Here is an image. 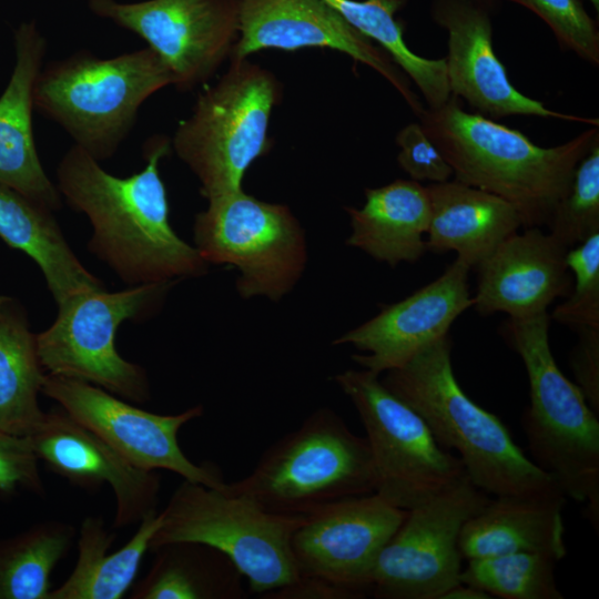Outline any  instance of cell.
Segmentation results:
<instances>
[{
	"instance_id": "obj_1",
	"label": "cell",
	"mask_w": 599,
	"mask_h": 599,
	"mask_svg": "<svg viewBox=\"0 0 599 599\" xmlns=\"http://www.w3.org/2000/svg\"><path fill=\"white\" fill-rule=\"evenodd\" d=\"M170 151L167 136L150 138L143 149L145 166L119 177L74 144L57 167L61 196L92 225L88 248L129 286L181 281L207 272V263L195 246L170 224L166 189L159 171L161 159Z\"/></svg>"
},
{
	"instance_id": "obj_2",
	"label": "cell",
	"mask_w": 599,
	"mask_h": 599,
	"mask_svg": "<svg viewBox=\"0 0 599 599\" xmlns=\"http://www.w3.org/2000/svg\"><path fill=\"white\" fill-rule=\"evenodd\" d=\"M418 118L455 180L509 202L525 227L548 224L578 163L599 139L598 125H591L562 144L542 148L518 130L466 112L451 95Z\"/></svg>"
},
{
	"instance_id": "obj_3",
	"label": "cell",
	"mask_w": 599,
	"mask_h": 599,
	"mask_svg": "<svg viewBox=\"0 0 599 599\" xmlns=\"http://www.w3.org/2000/svg\"><path fill=\"white\" fill-rule=\"evenodd\" d=\"M380 380L424 418L443 448L459 454L466 476L487 495L559 488L517 446L502 422L464 393L453 370L448 335Z\"/></svg>"
},
{
	"instance_id": "obj_4",
	"label": "cell",
	"mask_w": 599,
	"mask_h": 599,
	"mask_svg": "<svg viewBox=\"0 0 599 599\" xmlns=\"http://www.w3.org/2000/svg\"><path fill=\"white\" fill-rule=\"evenodd\" d=\"M547 312L509 317L505 336L520 356L529 380V406L521 416L532 461L564 494L585 505L599 527V420L580 387L559 369L549 344Z\"/></svg>"
},
{
	"instance_id": "obj_5",
	"label": "cell",
	"mask_w": 599,
	"mask_h": 599,
	"mask_svg": "<svg viewBox=\"0 0 599 599\" xmlns=\"http://www.w3.org/2000/svg\"><path fill=\"white\" fill-rule=\"evenodd\" d=\"M172 84L171 71L149 47L108 59L81 50L41 68L33 106L100 162L126 139L144 101Z\"/></svg>"
},
{
	"instance_id": "obj_6",
	"label": "cell",
	"mask_w": 599,
	"mask_h": 599,
	"mask_svg": "<svg viewBox=\"0 0 599 599\" xmlns=\"http://www.w3.org/2000/svg\"><path fill=\"white\" fill-rule=\"evenodd\" d=\"M222 489L270 512L307 516L334 501L374 494L376 474L366 437L322 407L267 447L250 474Z\"/></svg>"
},
{
	"instance_id": "obj_7",
	"label": "cell",
	"mask_w": 599,
	"mask_h": 599,
	"mask_svg": "<svg viewBox=\"0 0 599 599\" xmlns=\"http://www.w3.org/2000/svg\"><path fill=\"white\" fill-rule=\"evenodd\" d=\"M281 97L275 75L248 59H230L217 83L199 94L171 146L196 175L206 200L242 190L248 167L268 153V122Z\"/></svg>"
},
{
	"instance_id": "obj_8",
	"label": "cell",
	"mask_w": 599,
	"mask_h": 599,
	"mask_svg": "<svg viewBox=\"0 0 599 599\" xmlns=\"http://www.w3.org/2000/svg\"><path fill=\"white\" fill-rule=\"evenodd\" d=\"M162 522L149 550L172 542H199L226 555L263 595L292 583L298 570L292 550L295 530L306 516L266 511L252 500L221 488L183 480L161 511Z\"/></svg>"
},
{
	"instance_id": "obj_9",
	"label": "cell",
	"mask_w": 599,
	"mask_h": 599,
	"mask_svg": "<svg viewBox=\"0 0 599 599\" xmlns=\"http://www.w3.org/2000/svg\"><path fill=\"white\" fill-rule=\"evenodd\" d=\"M175 282L141 284L119 292L85 291L58 304L54 322L35 335L44 372L93 384L132 403H146L151 397L146 372L121 357L115 333L124 321L154 314Z\"/></svg>"
},
{
	"instance_id": "obj_10",
	"label": "cell",
	"mask_w": 599,
	"mask_h": 599,
	"mask_svg": "<svg viewBox=\"0 0 599 599\" xmlns=\"http://www.w3.org/2000/svg\"><path fill=\"white\" fill-rule=\"evenodd\" d=\"M195 215L194 246L207 263L238 270L242 298L281 301L302 277L307 263L304 230L284 204L270 203L243 190L207 200Z\"/></svg>"
},
{
	"instance_id": "obj_11",
	"label": "cell",
	"mask_w": 599,
	"mask_h": 599,
	"mask_svg": "<svg viewBox=\"0 0 599 599\" xmlns=\"http://www.w3.org/2000/svg\"><path fill=\"white\" fill-rule=\"evenodd\" d=\"M333 379L358 413L375 468V494L386 502L409 510L466 475L460 459L437 443L424 418L379 375L347 369Z\"/></svg>"
},
{
	"instance_id": "obj_12",
	"label": "cell",
	"mask_w": 599,
	"mask_h": 599,
	"mask_svg": "<svg viewBox=\"0 0 599 599\" xmlns=\"http://www.w3.org/2000/svg\"><path fill=\"white\" fill-rule=\"evenodd\" d=\"M488 499L465 475L407 510L377 558L370 593L378 599H441L460 582L461 529Z\"/></svg>"
},
{
	"instance_id": "obj_13",
	"label": "cell",
	"mask_w": 599,
	"mask_h": 599,
	"mask_svg": "<svg viewBox=\"0 0 599 599\" xmlns=\"http://www.w3.org/2000/svg\"><path fill=\"white\" fill-rule=\"evenodd\" d=\"M41 393L133 466L165 469L212 488L225 485L217 466L193 463L179 445V430L203 415L202 405L176 415L153 414L93 384L47 373Z\"/></svg>"
},
{
	"instance_id": "obj_14",
	"label": "cell",
	"mask_w": 599,
	"mask_h": 599,
	"mask_svg": "<svg viewBox=\"0 0 599 599\" xmlns=\"http://www.w3.org/2000/svg\"><path fill=\"white\" fill-rule=\"evenodd\" d=\"M92 13L142 38L166 64L173 84L190 91L231 55L238 37L235 0H89Z\"/></svg>"
},
{
	"instance_id": "obj_15",
	"label": "cell",
	"mask_w": 599,
	"mask_h": 599,
	"mask_svg": "<svg viewBox=\"0 0 599 599\" xmlns=\"http://www.w3.org/2000/svg\"><path fill=\"white\" fill-rule=\"evenodd\" d=\"M406 512L374 493L307 515L292 538L298 575L323 578L365 597L377 558Z\"/></svg>"
},
{
	"instance_id": "obj_16",
	"label": "cell",
	"mask_w": 599,
	"mask_h": 599,
	"mask_svg": "<svg viewBox=\"0 0 599 599\" xmlns=\"http://www.w3.org/2000/svg\"><path fill=\"white\" fill-rule=\"evenodd\" d=\"M238 37L230 59L276 49L328 48L384 77L419 116L424 106L386 51L354 29L323 0H235Z\"/></svg>"
},
{
	"instance_id": "obj_17",
	"label": "cell",
	"mask_w": 599,
	"mask_h": 599,
	"mask_svg": "<svg viewBox=\"0 0 599 599\" xmlns=\"http://www.w3.org/2000/svg\"><path fill=\"white\" fill-rule=\"evenodd\" d=\"M430 17L448 33L445 60L451 97L491 119L534 115L598 125L597 119L552 111L512 85L494 51L491 12L486 8L471 0H432Z\"/></svg>"
},
{
	"instance_id": "obj_18",
	"label": "cell",
	"mask_w": 599,
	"mask_h": 599,
	"mask_svg": "<svg viewBox=\"0 0 599 599\" xmlns=\"http://www.w3.org/2000/svg\"><path fill=\"white\" fill-rule=\"evenodd\" d=\"M469 270L456 258L438 278L383 307L373 318L333 343L351 345L364 353L352 358L377 375L402 367L423 348L448 335L455 319L474 306L468 287Z\"/></svg>"
},
{
	"instance_id": "obj_19",
	"label": "cell",
	"mask_w": 599,
	"mask_h": 599,
	"mask_svg": "<svg viewBox=\"0 0 599 599\" xmlns=\"http://www.w3.org/2000/svg\"><path fill=\"white\" fill-rule=\"evenodd\" d=\"M28 438L38 459L72 485L90 491L103 485L112 488L113 528L139 522L156 510L160 475L131 465L61 407L45 413Z\"/></svg>"
},
{
	"instance_id": "obj_20",
	"label": "cell",
	"mask_w": 599,
	"mask_h": 599,
	"mask_svg": "<svg viewBox=\"0 0 599 599\" xmlns=\"http://www.w3.org/2000/svg\"><path fill=\"white\" fill-rule=\"evenodd\" d=\"M568 247L538 226L505 238L476 267L474 306L483 315L502 312L526 317L547 312L571 292Z\"/></svg>"
},
{
	"instance_id": "obj_21",
	"label": "cell",
	"mask_w": 599,
	"mask_h": 599,
	"mask_svg": "<svg viewBox=\"0 0 599 599\" xmlns=\"http://www.w3.org/2000/svg\"><path fill=\"white\" fill-rule=\"evenodd\" d=\"M16 64L0 97V185L58 211L62 196L40 162L33 138V85L47 51L33 21L14 31Z\"/></svg>"
},
{
	"instance_id": "obj_22",
	"label": "cell",
	"mask_w": 599,
	"mask_h": 599,
	"mask_svg": "<svg viewBox=\"0 0 599 599\" xmlns=\"http://www.w3.org/2000/svg\"><path fill=\"white\" fill-rule=\"evenodd\" d=\"M464 525L458 546L463 558L473 559L509 552H537L561 560L562 508L560 488L495 496Z\"/></svg>"
},
{
	"instance_id": "obj_23",
	"label": "cell",
	"mask_w": 599,
	"mask_h": 599,
	"mask_svg": "<svg viewBox=\"0 0 599 599\" xmlns=\"http://www.w3.org/2000/svg\"><path fill=\"white\" fill-rule=\"evenodd\" d=\"M427 190L430 200L427 250L455 251L457 258L470 268L521 226L516 209L489 192L456 180L430 183Z\"/></svg>"
},
{
	"instance_id": "obj_24",
	"label": "cell",
	"mask_w": 599,
	"mask_h": 599,
	"mask_svg": "<svg viewBox=\"0 0 599 599\" xmlns=\"http://www.w3.org/2000/svg\"><path fill=\"white\" fill-rule=\"evenodd\" d=\"M365 199L361 209L346 207L352 227L346 244L390 266L418 261L427 251V186L414 180H396L366 189Z\"/></svg>"
},
{
	"instance_id": "obj_25",
	"label": "cell",
	"mask_w": 599,
	"mask_h": 599,
	"mask_svg": "<svg viewBox=\"0 0 599 599\" xmlns=\"http://www.w3.org/2000/svg\"><path fill=\"white\" fill-rule=\"evenodd\" d=\"M52 213L0 185V237L38 264L57 305L77 293L105 288L75 256Z\"/></svg>"
},
{
	"instance_id": "obj_26",
	"label": "cell",
	"mask_w": 599,
	"mask_h": 599,
	"mask_svg": "<svg viewBox=\"0 0 599 599\" xmlns=\"http://www.w3.org/2000/svg\"><path fill=\"white\" fill-rule=\"evenodd\" d=\"M162 522L158 510L144 516L132 538L106 554L115 539L101 517L83 519L78 538V560L69 578L51 589L48 599H121L133 585L152 536Z\"/></svg>"
},
{
	"instance_id": "obj_27",
	"label": "cell",
	"mask_w": 599,
	"mask_h": 599,
	"mask_svg": "<svg viewBox=\"0 0 599 599\" xmlns=\"http://www.w3.org/2000/svg\"><path fill=\"white\" fill-rule=\"evenodd\" d=\"M153 564L135 583L132 599H244L243 575L222 551L199 542L152 550Z\"/></svg>"
},
{
	"instance_id": "obj_28",
	"label": "cell",
	"mask_w": 599,
	"mask_h": 599,
	"mask_svg": "<svg viewBox=\"0 0 599 599\" xmlns=\"http://www.w3.org/2000/svg\"><path fill=\"white\" fill-rule=\"evenodd\" d=\"M35 335L20 303L0 295V429L26 437L45 414L38 400L45 372Z\"/></svg>"
},
{
	"instance_id": "obj_29",
	"label": "cell",
	"mask_w": 599,
	"mask_h": 599,
	"mask_svg": "<svg viewBox=\"0 0 599 599\" xmlns=\"http://www.w3.org/2000/svg\"><path fill=\"white\" fill-rule=\"evenodd\" d=\"M347 23L377 42L394 63L410 78L427 103L436 109L450 98L446 60L415 54L405 43L404 26L396 19L408 0H323Z\"/></svg>"
},
{
	"instance_id": "obj_30",
	"label": "cell",
	"mask_w": 599,
	"mask_h": 599,
	"mask_svg": "<svg viewBox=\"0 0 599 599\" xmlns=\"http://www.w3.org/2000/svg\"><path fill=\"white\" fill-rule=\"evenodd\" d=\"M74 535L71 525L48 520L0 539V599H48L51 572Z\"/></svg>"
},
{
	"instance_id": "obj_31",
	"label": "cell",
	"mask_w": 599,
	"mask_h": 599,
	"mask_svg": "<svg viewBox=\"0 0 599 599\" xmlns=\"http://www.w3.org/2000/svg\"><path fill=\"white\" fill-rule=\"evenodd\" d=\"M556 560L537 552L468 559L460 581L504 599H564L555 580Z\"/></svg>"
},
{
	"instance_id": "obj_32",
	"label": "cell",
	"mask_w": 599,
	"mask_h": 599,
	"mask_svg": "<svg viewBox=\"0 0 599 599\" xmlns=\"http://www.w3.org/2000/svg\"><path fill=\"white\" fill-rule=\"evenodd\" d=\"M547 225L568 248L599 231V139L578 163L570 187Z\"/></svg>"
},
{
	"instance_id": "obj_33",
	"label": "cell",
	"mask_w": 599,
	"mask_h": 599,
	"mask_svg": "<svg viewBox=\"0 0 599 599\" xmlns=\"http://www.w3.org/2000/svg\"><path fill=\"white\" fill-rule=\"evenodd\" d=\"M566 265L575 288L551 317L576 332L599 328V231L567 250Z\"/></svg>"
},
{
	"instance_id": "obj_34",
	"label": "cell",
	"mask_w": 599,
	"mask_h": 599,
	"mask_svg": "<svg viewBox=\"0 0 599 599\" xmlns=\"http://www.w3.org/2000/svg\"><path fill=\"white\" fill-rule=\"evenodd\" d=\"M517 3L538 16L552 31L561 49L599 64V29L582 0H500Z\"/></svg>"
},
{
	"instance_id": "obj_35",
	"label": "cell",
	"mask_w": 599,
	"mask_h": 599,
	"mask_svg": "<svg viewBox=\"0 0 599 599\" xmlns=\"http://www.w3.org/2000/svg\"><path fill=\"white\" fill-rule=\"evenodd\" d=\"M396 143L400 149L398 165L412 180L441 183L453 175V169L419 122L405 125L397 133Z\"/></svg>"
},
{
	"instance_id": "obj_36",
	"label": "cell",
	"mask_w": 599,
	"mask_h": 599,
	"mask_svg": "<svg viewBox=\"0 0 599 599\" xmlns=\"http://www.w3.org/2000/svg\"><path fill=\"white\" fill-rule=\"evenodd\" d=\"M18 489L44 496L39 459L28 437L0 429V494L11 496Z\"/></svg>"
},
{
	"instance_id": "obj_37",
	"label": "cell",
	"mask_w": 599,
	"mask_h": 599,
	"mask_svg": "<svg viewBox=\"0 0 599 599\" xmlns=\"http://www.w3.org/2000/svg\"><path fill=\"white\" fill-rule=\"evenodd\" d=\"M579 342L571 355L577 385L591 409L599 412V328L578 331Z\"/></svg>"
},
{
	"instance_id": "obj_38",
	"label": "cell",
	"mask_w": 599,
	"mask_h": 599,
	"mask_svg": "<svg viewBox=\"0 0 599 599\" xmlns=\"http://www.w3.org/2000/svg\"><path fill=\"white\" fill-rule=\"evenodd\" d=\"M265 599H357L364 598L356 591L333 583L323 578L298 576L282 588L263 595Z\"/></svg>"
},
{
	"instance_id": "obj_39",
	"label": "cell",
	"mask_w": 599,
	"mask_h": 599,
	"mask_svg": "<svg viewBox=\"0 0 599 599\" xmlns=\"http://www.w3.org/2000/svg\"><path fill=\"white\" fill-rule=\"evenodd\" d=\"M490 595L473 585L460 581L448 589L441 599H490Z\"/></svg>"
},
{
	"instance_id": "obj_40",
	"label": "cell",
	"mask_w": 599,
	"mask_h": 599,
	"mask_svg": "<svg viewBox=\"0 0 599 599\" xmlns=\"http://www.w3.org/2000/svg\"><path fill=\"white\" fill-rule=\"evenodd\" d=\"M478 4H480L481 7L486 8L487 10H489L491 13L495 12L498 8V6L501 3L500 0H471Z\"/></svg>"
},
{
	"instance_id": "obj_41",
	"label": "cell",
	"mask_w": 599,
	"mask_h": 599,
	"mask_svg": "<svg viewBox=\"0 0 599 599\" xmlns=\"http://www.w3.org/2000/svg\"><path fill=\"white\" fill-rule=\"evenodd\" d=\"M588 1L591 3V6L596 10V12L598 13L599 12V0H588Z\"/></svg>"
}]
</instances>
